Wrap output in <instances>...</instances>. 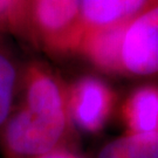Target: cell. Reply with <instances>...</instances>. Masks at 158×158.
Wrapping results in <instances>:
<instances>
[{
    "instance_id": "30bf717a",
    "label": "cell",
    "mask_w": 158,
    "mask_h": 158,
    "mask_svg": "<svg viewBox=\"0 0 158 158\" xmlns=\"http://www.w3.org/2000/svg\"><path fill=\"white\" fill-rule=\"evenodd\" d=\"M41 158H83L73 148H60Z\"/></svg>"
},
{
    "instance_id": "277c9868",
    "label": "cell",
    "mask_w": 158,
    "mask_h": 158,
    "mask_svg": "<svg viewBox=\"0 0 158 158\" xmlns=\"http://www.w3.org/2000/svg\"><path fill=\"white\" fill-rule=\"evenodd\" d=\"M67 103L75 130L85 134H98L113 116L117 95L103 79L83 75L67 82Z\"/></svg>"
},
{
    "instance_id": "3957f363",
    "label": "cell",
    "mask_w": 158,
    "mask_h": 158,
    "mask_svg": "<svg viewBox=\"0 0 158 158\" xmlns=\"http://www.w3.org/2000/svg\"><path fill=\"white\" fill-rule=\"evenodd\" d=\"M85 34L81 0H33V45L51 55L77 54Z\"/></svg>"
},
{
    "instance_id": "9c48e42d",
    "label": "cell",
    "mask_w": 158,
    "mask_h": 158,
    "mask_svg": "<svg viewBox=\"0 0 158 158\" xmlns=\"http://www.w3.org/2000/svg\"><path fill=\"white\" fill-rule=\"evenodd\" d=\"M0 33H10L33 45L31 23L20 0H0Z\"/></svg>"
},
{
    "instance_id": "8fae6325",
    "label": "cell",
    "mask_w": 158,
    "mask_h": 158,
    "mask_svg": "<svg viewBox=\"0 0 158 158\" xmlns=\"http://www.w3.org/2000/svg\"><path fill=\"white\" fill-rule=\"evenodd\" d=\"M21 4H23V7L26 14H27V18L29 20V23H31V29H32V4H33V0H20ZM33 38V35H32Z\"/></svg>"
},
{
    "instance_id": "52a82bcc",
    "label": "cell",
    "mask_w": 158,
    "mask_h": 158,
    "mask_svg": "<svg viewBox=\"0 0 158 158\" xmlns=\"http://www.w3.org/2000/svg\"><path fill=\"white\" fill-rule=\"evenodd\" d=\"M21 72L23 66L0 35V131L18 104Z\"/></svg>"
},
{
    "instance_id": "ba28073f",
    "label": "cell",
    "mask_w": 158,
    "mask_h": 158,
    "mask_svg": "<svg viewBox=\"0 0 158 158\" xmlns=\"http://www.w3.org/2000/svg\"><path fill=\"white\" fill-rule=\"evenodd\" d=\"M95 158H158V136L123 132L107 142Z\"/></svg>"
},
{
    "instance_id": "8992f818",
    "label": "cell",
    "mask_w": 158,
    "mask_h": 158,
    "mask_svg": "<svg viewBox=\"0 0 158 158\" xmlns=\"http://www.w3.org/2000/svg\"><path fill=\"white\" fill-rule=\"evenodd\" d=\"M124 132L158 136V85L144 83L130 91L119 106Z\"/></svg>"
},
{
    "instance_id": "5b68a950",
    "label": "cell",
    "mask_w": 158,
    "mask_h": 158,
    "mask_svg": "<svg viewBox=\"0 0 158 158\" xmlns=\"http://www.w3.org/2000/svg\"><path fill=\"white\" fill-rule=\"evenodd\" d=\"M156 5L158 0H81L85 34L117 27Z\"/></svg>"
},
{
    "instance_id": "6da1fadb",
    "label": "cell",
    "mask_w": 158,
    "mask_h": 158,
    "mask_svg": "<svg viewBox=\"0 0 158 158\" xmlns=\"http://www.w3.org/2000/svg\"><path fill=\"white\" fill-rule=\"evenodd\" d=\"M77 54L103 73L158 75V5L117 27L85 34Z\"/></svg>"
},
{
    "instance_id": "7a4b0ae2",
    "label": "cell",
    "mask_w": 158,
    "mask_h": 158,
    "mask_svg": "<svg viewBox=\"0 0 158 158\" xmlns=\"http://www.w3.org/2000/svg\"><path fill=\"white\" fill-rule=\"evenodd\" d=\"M73 127L49 122L17 104L0 131L2 158H41L60 148H73Z\"/></svg>"
}]
</instances>
